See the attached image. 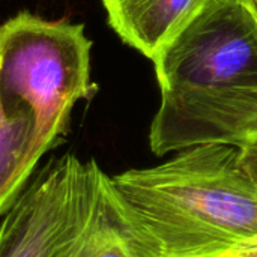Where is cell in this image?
<instances>
[{
	"mask_svg": "<svg viewBox=\"0 0 257 257\" xmlns=\"http://www.w3.org/2000/svg\"><path fill=\"white\" fill-rule=\"evenodd\" d=\"M223 257H257V241L247 244V245H242Z\"/></svg>",
	"mask_w": 257,
	"mask_h": 257,
	"instance_id": "cell-8",
	"label": "cell"
},
{
	"mask_svg": "<svg viewBox=\"0 0 257 257\" xmlns=\"http://www.w3.org/2000/svg\"><path fill=\"white\" fill-rule=\"evenodd\" d=\"M241 164L257 182V145L241 149Z\"/></svg>",
	"mask_w": 257,
	"mask_h": 257,
	"instance_id": "cell-7",
	"label": "cell"
},
{
	"mask_svg": "<svg viewBox=\"0 0 257 257\" xmlns=\"http://www.w3.org/2000/svg\"><path fill=\"white\" fill-rule=\"evenodd\" d=\"M101 167L68 152L50 160L0 217V257H66L92 206Z\"/></svg>",
	"mask_w": 257,
	"mask_h": 257,
	"instance_id": "cell-3",
	"label": "cell"
},
{
	"mask_svg": "<svg viewBox=\"0 0 257 257\" xmlns=\"http://www.w3.org/2000/svg\"><path fill=\"white\" fill-rule=\"evenodd\" d=\"M157 157L200 145H257V20L245 0H209L152 60Z\"/></svg>",
	"mask_w": 257,
	"mask_h": 257,
	"instance_id": "cell-1",
	"label": "cell"
},
{
	"mask_svg": "<svg viewBox=\"0 0 257 257\" xmlns=\"http://www.w3.org/2000/svg\"><path fill=\"white\" fill-rule=\"evenodd\" d=\"M110 190L142 257H223L257 241V182L239 148L184 149L110 176Z\"/></svg>",
	"mask_w": 257,
	"mask_h": 257,
	"instance_id": "cell-2",
	"label": "cell"
},
{
	"mask_svg": "<svg viewBox=\"0 0 257 257\" xmlns=\"http://www.w3.org/2000/svg\"><path fill=\"white\" fill-rule=\"evenodd\" d=\"M66 257H142L113 202L110 175L102 169L89 215Z\"/></svg>",
	"mask_w": 257,
	"mask_h": 257,
	"instance_id": "cell-6",
	"label": "cell"
},
{
	"mask_svg": "<svg viewBox=\"0 0 257 257\" xmlns=\"http://www.w3.org/2000/svg\"><path fill=\"white\" fill-rule=\"evenodd\" d=\"M209 0H101L108 26L131 48L154 60Z\"/></svg>",
	"mask_w": 257,
	"mask_h": 257,
	"instance_id": "cell-5",
	"label": "cell"
},
{
	"mask_svg": "<svg viewBox=\"0 0 257 257\" xmlns=\"http://www.w3.org/2000/svg\"><path fill=\"white\" fill-rule=\"evenodd\" d=\"M60 143L38 105L0 81V217L29 184L39 160Z\"/></svg>",
	"mask_w": 257,
	"mask_h": 257,
	"instance_id": "cell-4",
	"label": "cell"
},
{
	"mask_svg": "<svg viewBox=\"0 0 257 257\" xmlns=\"http://www.w3.org/2000/svg\"><path fill=\"white\" fill-rule=\"evenodd\" d=\"M245 3H247V6L250 8L251 14L254 15V18L257 20V0H245Z\"/></svg>",
	"mask_w": 257,
	"mask_h": 257,
	"instance_id": "cell-9",
	"label": "cell"
}]
</instances>
